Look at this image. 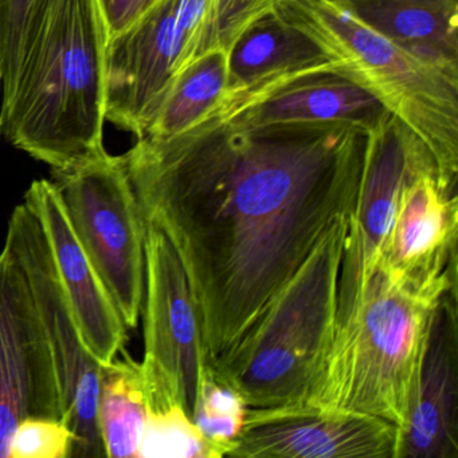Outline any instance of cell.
Returning a JSON list of instances; mask_svg holds the SVG:
<instances>
[{"label":"cell","mask_w":458,"mask_h":458,"mask_svg":"<svg viewBox=\"0 0 458 458\" xmlns=\"http://www.w3.org/2000/svg\"><path fill=\"white\" fill-rule=\"evenodd\" d=\"M106 49L98 0H39L0 133L53 170L104 149Z\"/></svg>","instance_id":"obj_2"},{"label":"cell","mask_w":458,"mask_h":458,"mask_svg":"<svg viewBox=\"0 0 458 458\" xmlns=\"http://www.w3.org/2000/svg\"><path fill=\"white\" fill-rule=\"evenodd\" d=\"M391 116L383 104L352 80L321 71L226 93L206 119L242 127L343 123L371 132Z\"/></svg>","instance_id":"obj_13"},{"label":"cell","mask_w":458,"mask_h":458,"mask_svg":"<svg viewBox=\"0 0 458 458\" xmlns=\"http://www.w3.org/2000/svg\"><path fill=\"white\" fill-rule=\"evenodd\" d=\"M364 25L458 79V0H337Z\"/></svg>","instance_id":"obj_17"},{"label":"cell","mask_w":458,"mask_h":458,"mask_svg":"<svg viewBox=\"0 0 458 458\" xmlns=\"http://www.w3.org/2000/svg\"><path fill=\"white\" fill-rule=\"evenodd\" d=\"M369 132L205 119L123 155L144 219L186 270L211 361L245 336L332 225L351 216Z\"/></svg>","instance_id":"obj_1"},{"label":"cell","mask_w":458,"mask_h":458,"mask_svg":"<svg viewBox=\"0 0 458 458\" xmlns=\"http://www.w3.org/2000/svg\"><path fill=\"white\" fill-rule=\"evenodd\" d=\"M348 222L332 225L245 336L211 361L250 409L301 406L310 398L336 331Z\"/></svg>","instance_id":"obj_4"},{"label":"cell","mask_w":458,"mask_h":458,"mask_svg":"<svg viewBox=\"0 0 458 458\" xmlns=\"http://www.w3.org/2000/svg\"><path fill=\"white\" fill-rule=\"evenodd\" d=\"M227 93L292 74L335 72V64L327 53L307 34L285 22L273 7L238 37L227 53Z\"/></svg>","instance_id":"obj_18"},{"label":"cell","mask_w":458,"mask_h":458,"mask_svg":"<svg viewBox=\"0 0 458 458\" xmlns=\"http://www.w3.org/2000/svg\"><path fill=\"white\" fill-rule=\"evenodd\" d=\"M4 245L25 272L47 335L57 374L63 420L73 436L71 458L106 457L98 415L103 364L82 340L47 235L25 203L13 211Z\"/></svg>","instance_id":"obj_7"},{"label":"cell","mask_w":458,"mask_h":458,"mask_svg":"<svg viewBox=\"0 0 458 458\" xmlns=\"http://www.w3.org/2000/svg\"><path fill=\"white\" fill-rule=\"evenodd\" d=\"M457 286V262L441 273L399 275L382 262L336 327L304 404L371 415L401 428L417 390L431 318Z\"/></svg>","instance_id":"obj_3"},{"label":"cell","mask_w":458,"mask_h":458,"mask_svg":"<svg viewBox=\"0 0 458 458\" xmlns=\"http://www.w3.org/2000/svg\"><path fill=\"white\" fill-rule=\"evenodd\" d=\"M146 222L141 369L165 382L192 420L210 369L202 318L175 248L160 227Z\"/></svg>","instance_id":"obj_8"},{"label":"cell","mask_w":458,"mask_h":458,"mask_svg":"<svg viewBox=\"0 0 458 458\" xmlns=\"http://www.w3.org/2000/svg\"><path fill=\"white\" fill-rule=\"evenodd\" d=\"M273 9L327 53L336 73L414 132L433 155L441 186L457 192L458 79L380 36L337 0H273Z\"/></svg>","instance_id":"obj_5"},{"label":"cell","mask_w":458,"mask_h":458,"mask_svg":"<svg viewBox=\"0 0 458 458\" xmlns=\"http://www.w3.org/2000/svg\"><path fill=\"white\" fill-rule=\"evenodd\" d=\"M248 404L234 388L218 379L213 367L203 380L195 409V425L219 457H229L245 426Z\"/></svg>","instance_id":"obj_23"},{"label":"cell","mask_w":458,"mask_h":458,"mask_svg":"<svg viewBox=\"0 0 458 458\" xmlns=\"http://www.w3.org/2000/svg\"><path fill=\"white\" fill-rule=\"evenodd\" d=\"M39 0H0V87L2 106L12 100L29 30Z\"/></svg>","instance_id":"obj_24"},{"label":"cell","mask_w":458,"mask_h":458,"mask_svg":"<svg viewBox=\"0 0 458 458\" xmlns=\"http://www.w3.org/2000/svg\"><path fill=\"white\" fill-rule=\"evenodd\" d=\"M428 159L434 157L428 147L396 117L391 116L369 132L360 183L343 250L336 327L345 320L379 264L407 179Z\"/></svg>","instance_id":"obj_9"},{"label":"cell","mask_w":458,"mask_h":458,"mask_svg":"<svg viewBox=\"0 0 458 458\" xmlns=\"http://www.w3.org/2000/svg\"><path fill=\"white\" fill-rule=\"evenodd\" d=\"M396 458H458L457 286L434 310L417 390Z\"/></svg>","instance_id":"obj_15"},{"label":"cell","mask_w":458,"mask_h":458,"mask_svg":"<svg viewBox=\"0 0 458 458\" xmlns=\"http://www.w3.org/2000/svg\"><path fill=\"white\" fill-rule=\"evenodd\" d=\"M176 0H160L106 49V120L140 139L179 68Z\"/></svg>","instance_id":"obj_12"},{"label":"cell","mask_w":458,"mask_h":458,"mask_svg":"<svg viewBox=\"0 0 458 458\" xmlns=\"http://www.w3.org/2000/svg\"><path fill=\"white\" fill-rule=\"evenodd\" d=\"M25 203L38 219L58 278L88 350L101 364L116 358L127 340V327L80 243L60 192L52 181H36L25 194Z\"/></svg>","instance_id":"obj_14"},{"label":"cell","mask_w":458,"mask_h":458,"mask_svg":"<svg viewBox=\"0 0 458 458\" xmlns=\"http://www.w3.org/2000/svg\"><path fill=\"white\" fill-rule=\"evenodd\" d=\"M138 458H221L178 402L148 407Z\"/></svg>","instance_id":"obj_22"},{"label":"cell","mask_w":458,"mask_h":458,"mask_svg":"<svg viewBox=\"0 0 458 458\" xmlns=\"http://www.w3.org/2000/svg\"><path fill=\"white\" fill-rule=\"evenodd\" d=\"M73 436L61 420L28 418L15 428L10 458H71Z\"/></svg>","instance_id":"obj_25"},{"label":"cell","mask_w":458,"mask_h":458,"mask_svg":"<svg viewBox=\"0 0 458 458\" xmlns=\"http://www.w3.org/2000/svg\"><path fill=\"white\" fill-rule=\"evenodd\" d=\"M72 227L128 329L146 291L147 222L123 157L106 149L53 170Z\"/></svg>","instance_id":"obj_6"},{"label":"cell","mask_w":458,"mask_h":458,"mask_svg":"<svg viewBox=\"0 0 458 458\" xmlns=\"http://www.w3.org/2000/svg\"><path fill=\"white\" fill-rule=\"evenodd\" d=\"M28 418L63 420L47 335L20 261L0 251V458H10L15 428Z\"/></svg>","instance_id":"obj_10"},{"label":"cell","mask_w":458,"mask_h":458,"mask_svg":"<svg viewBox=\"0 0 458 458\" xmlns=\"http://www.w3.org/2000/svg\"><path fill=\"white\" fill-rule=\"evenodd\" d=\"M399 428L358 412L301 406L250 409L229 457L396 458Z\"/></svg>","instance_id":"obj_11"},{"label":"cell","mask_w":458,"mask_h":458,"mask_svg":"<svg viewBox=\"0 0 458 458\" xmlns=\"http://www.w3.org/2000/svg\"><path fill=\"white\" fill-rule=\"evenodd\" d=\"M458 197L441 186L436 160L412 171L380 261L399 275L441 273L457 262Z\"/></svg>","instance_id":"obj_16"},{"label":"cell","mask_w":458,"mask_h":458,"mask_svg":"<svg viewBox=\"0 0 458 458\" xmlns=\"http://www.w3.org/2000/svg\"><path fill=\"white\" fill-rule=\"evenodd\" d=\"M123 359L101 366L98 426L106 457H138L146 425V390L141 366L124 348Z\"/></svg>","instance_id":"obj_19"},{"label":"cell","mask_w":458,"mask_h":458,"mask_svg":"<svg viewBox=\"0 0 458 458\" xmlns=\"http://www.w3.org/2000/svg\"><path fill=\"white\" fill-rule=\"evenodd\" d=\"M272 7L273 0H176L178 73L208 53H229L243 30Z\"/></svg>","instance_id":"obj_21"},{"label":"cell","mask_w":458,"mask_h":458,"mask_svg":"<svg viewBox=\"0 0 458 458\" xmlns=\"http://www.w3.org/2000/svg\"><path fill=\"white\" fill-rule=\"evenodd\" d=\"M160 0H98L106 42L130 29Z\"/></svg>","instance_id":"obj_26"},{"label":"cell","mask_w":458,"mask_h":458,"mask_svg":"<svg viewBox=\"0 0 458 458\" xmlns=\"http://www.w3.org/2000/svg\"><path fill=\"white\" fill-rule=\"evenodd\" d=\"M227 87V53L216 50L202 55L176 74L143 136L171 138L195 127L221 104Z\"/></svg>","instance_id":"obj_20"}]
</instances>
